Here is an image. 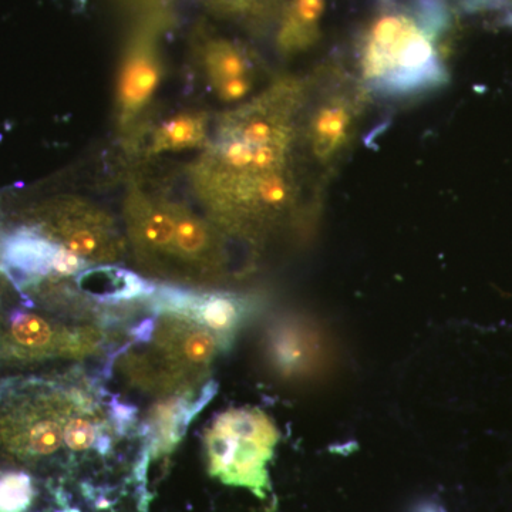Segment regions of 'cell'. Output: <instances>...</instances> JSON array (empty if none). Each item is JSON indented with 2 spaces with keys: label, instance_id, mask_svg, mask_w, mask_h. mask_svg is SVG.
Here are the masks:
<instances>
[{
  "label": "cell",
  "instance_id": "7",
  "mask_svg": "<svg viewBox=\"0 0 512 512\" xmlns=\"http://www.w3.org/2000/svg\"><path fill=\"white\" fill-rule=\"evenodd\" d=\"M157 312H170L194 320L210 330L227 348L247 328L259 311V302L249 295L228 291H188L180 288L158 289L151 301Z\"/></svg>",
  "mask_w": 512,
  "mask_h": 512
},
{
  "label": "cell",
  "instance_id": "5",
  "mask_svg": "<svg viewBox=\"0 0 512 512\" xmlns=\"http://www.w3.org/2000/svg\"><path fill=\"white\" fill-rule=\"evenodd\" d=\"M266 365L276 377L292 384H319L338 365L335 343L318 320L303 315L276 318L264 336Z\"/></svg>",
  "mask_w": 512,
  "mask_h": 512
},
{
  "label": "cell",
  "instance_id": "6",
  "mask_svg": "<svg viewBox=\"0 0 512 512\" xmlns=\"http://www.w3.org/2000/svg\"><path fill=\"white\" fill-rule=\"evenodd\" d=\"M103 332L93 326H64L36 313L10 312L0 320V359L37 362L82 359L97 352Z\"/></svg>",
  "mask_w": 512,
  "mask_h": 512
},
{
  "label": "cell",
  "instance_id": "9",
  "mask_svg": "<svg viewBox=\"0 0 512 512\" xmlns=\"http://www.w3.org/2000/svg\"><path fill=\"white\" fill-rule=\"evenodd\" d=\"M215 393L217 383L211 380L202 386L200 393H177L154 404L141 429L147 453L153 457L170 454L187 433L192 419L211 402Z\"/></svg>",
  "mask_w": 512,
  "mask_h": 512
},
{
  "label": "cell",
  "instance_id": "14",
  "mask_svg": "<svg viewBox=\"0 0 512 512\" xmlns=\"http://www.w3.org/2000/svg\"><path fill=\"white\" fill-rule=\"evenodd\" d=\"M325 0H292L278 35V47L286 56L301 55L319 42Z\"/></svg>",
  "mask_w": 512,
  "mask_h": 512
},
{
  "label": "cell",
  "instance_id": "13",
  "mask_svg": "<svg viewBox=\"0 0 512 512\" xmlns=\"http://www.w3.org/2000/svg\"><path fill=\"white\" fill-rule=\"evenodd\" d=\"M161 66L147 47L134 49L123 64L117 86L120 120L128 124L146 109L161 83Z\"/></svg>",
  "mask_w": 512,
  "mask_h": 512
},
{
  "label": "cell",
  "instance_id": "2",
  "mask_svg": "<svg viewBox=\"0 0 512 512\" xmlns=\"http://www.w3.org/2000/svg\"><path fill=\"white\" fill-rule=\"evenodd\" d=\"M356 79L372 97L409 99L441 89L448 72L433 23L407 10H386L367 28Z\"/></svg>",
  "mask_w": 512,
  "mask_h": 512
},
{
  "label": "cell",
  "instance_id": "4",
  "mask_svg": "<svg viewBox=\"0 0 512 512\" xmlns=\"http://www.w3.org/2000/svg\"><path fill=\"white\" fill-rule=\"evenodd\" d=\"M372 99L356 76L335 73L312 79L299 140L313 163L330 170L342 160Z\"/></svg>",
  "mask_w": 512,
  "mask_h": 512
},
{
  "label": "cell",
  "instance_id": "18",
  "mask_svg": "<svg viewBox=\"0 0 512 512\" xmlns=\"http://www.w3.org/2000/svg\"><path fill=\"white\" fill-rule=\"evenodd\" d=\"M414 512H446L443 508L440 507L439 504L434 503H424L419 505Z\"/></svg>",
  "mask_w": 512,
  "mask_h": 512
},
{
  "label": "cell",
  "instance_id": "12",
  "mask_svg": "<svg viewBox=\"0 0 512 512\" xmlns=\"http://www.w3.org/2000/svg\"><path fill=\"white\" fill-rule=\"evenodd\" d=\"M59 248L60 244L37 228L19 229L3 242V269L15 284H33L53 276Z\"/></svg>",
  "mask_w": 512,
  "mask_h": 512
},
{
  "label": "cell",
  "instance_id": "15",
  "mask_svg": "<svg viewBox=\"0 0 512 512\" xmlns=\"http://www.w3.org/2000/svg\"><path fill=\"white\" fill-rule=\"evenodd\" d=\"M208 136V119L204 113H178L165 120L151 140L153 154L177 153L201 147Z\"/></svg>",
  "mask_w": 512,
  "mask_h": 512
},
{
  "label": "cell",
  "instance_id": "11",
  "mask_svg": "<svg viewBox=\"0 0 512 512\" xmlns=\"http://www.w3.org/2000/svg\"><path fill=\"white\" fill-rule=\"evenodd\" d=\"M126 212L128 231L140 254L150 259L173 258L174 205L157 204L136 191L128 198Z\"/></svg>",
  "mask_w": 512,
  "mask_h": 512
},
{
  "label": "cell",
  "instance_id": "3",
  "mask_svg": "<svg viewBox=\"0 0 512 512\" xmlns=\"http://www.w3.org/2000/svg\"><path fill=\"white\" fill-rule=\"evenodd\" d=\"M279 439L274 420L261 410L242 407L222 412L205 431L208 471L222 483L247 488L266 500L271 493L268 464Z\"/></svg>",
  "mask_w": 512,
  "mask_h": 512
},
{
  "label": "cell",
  "instance_id": "1",
  "mask_svg": "<svg viewBox=\"0 0 512 512\" xmlns=\"http://www.w3.org/2000/svg\"><path fill=\"white\" fill-rule=\"evenodd\" d=\"M96 402L83 384L64 380L6 384L0 389V456L26 468L70 467V424Z\"/></svg>",
  "mask_w": 512,
  "mask_h": 512
},
{
  "label": "cell",
  "instance_id": "17",
  "mask_svg": "<svg viewBox=\"0 0 512 512\" xmlns=\"http://www.w3.org/2000/svg\"><path fill=\"white\" fill-rule=\"evenodd\" d=\"M79 282L89 285L90 293L103 298V301H126L137 296L151 295L153 286H148L144 279L119 268H99L82 272Z\"/></svg>",
  "mask_w": 512,
  "mask_h": 512
},
{
  "label": "cell",
  "instance_id": "8",
  "mask_svg": "<svg viewBox=\"0 0 512 512\" xmlns=\"http://www.w3.org/2000/svg\"><path fill=\"white\" fill-rule=\"evenodd\" d=\"M37 229L87 262L113 261L121 254L120 238L109 218L83 205L60 208Z\"/></svg>",
  "mask_w": 512,
  "mask_h": 512
},
{
  "label": "cell",
  "instance_id": "10",
  "mask_svg": "<svg viewBox=\"0 0 512 512\" xmlns=\"http://www.w3.org/2000/svg\"><path fill=\"white\" fill-rule=\"evenodd\" d=\"M175 235L173 258L191 266L202 276H218L224 272V247L214 227L197 215L175 207Z\"/></svg>",
  "mask_w": 512,
  "mask_h": 512
},
{
  "label": "cell",
  "instance_id": "16",
  "mask_svg": "<svg viewBox=\"0 0 512 512\" xmlns=\"http://www.w3.org/2000/svg\"><path fill=\"white\" fill-rule=\"evenodd\" d=\"M204 66L215 93L229 84L252 82V66L247 55L227 40L211 43L205 50Z\"/></svg>",
  "mask_w": 512,
  "mask_h": 512
}]
</instances>
